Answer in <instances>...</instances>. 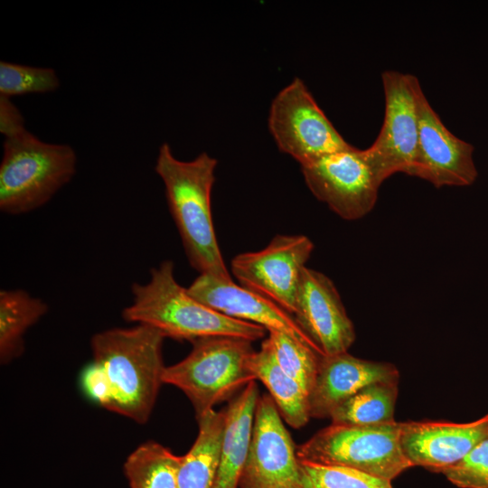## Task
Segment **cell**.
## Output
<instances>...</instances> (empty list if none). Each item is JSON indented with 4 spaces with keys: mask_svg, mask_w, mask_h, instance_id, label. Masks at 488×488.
I'll return each instance as SVG.
<instances>
[{
    "mask_svg": "<svg viewBox=\"0 0 488 488\" xmlns=\"http://www.w3.org/2000/svg\"><path fill=\"white\" fill-rule=\"evenodd\" d=\"M305 488H392L391 481L339 465L300 461Z\"/></svg>",
    "mask_w": 488,
    "mask_h": 488,
    "instance_id": "cb8c5ba5",
    "label": "cell"
},
{
    "mask_svg": "<svg viewBox=\"0 0 488 488\" xmlns=\"http://www.w3.org/2000/svg\"><path fill=\"white\" fill-rule=\"evenodd\" d=\"M259 396L257 380H253L225 408L224 432L213 488H239Z\"/></svg>",
    "mask_w": 488,
    "mask_h": 488,
    "instance_id": "e0dca14e",
    "label": "cell"
},
{
    "mask_svg": "<svg viewBox=\"0 0 488 488\" xmlns=\"http://www.w3.org/2000/svg\"><path fill=\"white\" fill-rule=\"evenodd\" d=\"M296 323L321 356L346 352L355 341V330L333 282L305 267L298 288Z\"/></svg>",
    "mask_w": 488,
    "mask_h": 488,
    "instance_id": "4fadbf2b",
    "label": "cell"
},
{
    "mask_svg": "<svg viewBox=\"0 0 488 488\" xmlns=\"http://www.w3.org/2000/svg\"><path fill=\"white\" fill-rule=\"evenodd\" d=\"M84 393L96 404L108 408L111 400V389L103 369L92 361L80 375Z\"/></svg>",
    "mask_w": 488,
    "mask_h": 488,
    "instance_id": "4316f807",
    "label": "cell"
},
{
    "mask_svg": "<svg viewBox=\"0 0 488 488\" xmlns=\"http://www.w3.org/2000/svg\"><path fill=\"white\" fill-rule=\"evenodd\" d=\"M296 448L270 395L259 396L239 488H305Z\"/></svg>",
    "mask_w": 488,
    "mask_h": 488,
    "instance_id": "8fae6325",
    "label": "cell"
},
{
    "mask_svg": "<svg viewBox=\"0 0 488 488\" xmlns=\"http://www.w3.org/2000/svg\"><path fill=\"white\" fill-rule=\"evenodd\" d=\"M198 434L189 451L182 455L177 488H213L225 425V408L214 409L199 418Z\"/></svg>",
    "mask_w": 488,
    "mask_h": 488,
    "instance_id": "d6986e66",
    "label": "cell"
},
{
    "mask_svg": "<svg viewBox=\"0 0 488 488\" xmlns=\"http://www.w3.org/2000/svg\"><path fill=\"white\" fill-rule=\"evenodd\" d=\"M313 249L312 240L305 235H277L263 249L235 256L230 270L240 286L293 315L302 273Z\"/></svg>",
    "mask_w": 488,
    "mask_h": 488,
    "instance_id": "9c48e42d",
    "label": "cell"
},
{
    "mask_svg": "<svg viewBox=\"0 0 488 488\" xmlns=\"http://www.w3.org/2000/svg\"><path fill=\"white\" fill-rule=\"evenodd\" d=\"M164 339L145 324L107 329L91 337L93 361L103 369L111 389L108 410L141 425L148 421L164 384Z\"/></svg>",
    "mask_w": 488,
    "mask_h": 488,
    "instance_id": "7a4b0ae2",
    "label": "cell"
},
{
    "mask_svg": "<svg viewBox=\"0 0 488 488\" xmlns=\"http://www.w3.org/2000/svg\"><path fill=\"white\" fill-rule=\"evenodd\" d=\"M251 343L231 336L195 340L184 359L165 367L163 382L188 398L197 419L256 380L249 368L255 352Z\"/></svg>",
    "mask_w": 488,
    "mask_h": 488,
    "instance_id": "5b68a950",
    "label": "cell"
},
{
    "mask_svg": "<svg viewBox=\"0 0 488 488\" xmlns=\"http://www.w3.org/2000/svg\"><path fill=\"white\" fill-rule=\"evenodd\" d=\"M442 474L460 488H488V437Z\"/></svg>",
    "mask_w": 488,
    "mask_h": 488,
    "instance_id": "484cf974",
    "label": "cell"
},
{
    "mask_svg": "<svg viewBox=\"0 0 488 488\" xmlns=\"http://www.w3.org/2000/svg\"><path fill=\"white\" fill-rule=\"evenodd\" d=\"M385 117L379 136L363 150L376 177L382 182L395 173L412 175L418 141L417 77L395 70L382 73Z\"/></svg>",
    "mask_w": 488,
    "mask_h": 488,
    "instance_id": "ba28073f",
    "label": "cell"
},
{
    "mask_svg": "<svg viewBox=\"0 0 488 488\" xmlns=\"http://www.w3.org/2000/svg\"><path fill=\"white\" fill-rule=\"evenodd\" d=\"M267 338L280 368L296 380L309 395L318 371L321 355L283 332L269 331Z\"/></svg>",
    "mask_w": 488,
    "mask_h": 488,
    "instance_id": "603a6c76",
    "label": "cell"
},
{
    "mask_svg": "<svg viewBox=\"0 0 488 488\" xmlns=\"http://www.w3.org/2000/svg\"><path fill=\"white\" fill-rule=\"evenodd\" d=\"M181 461L182 455L150 440L129 454L123 470L130 488H177Z\"/></svg>",
    "mask_w": 488,
    "mask_h": 488,
    "instance_id": "7402d4cb",
    "label": "cell"
},
{
    "mask_svg": "<svg viewBox=\"0 0 488 488\" xmlns=\"http://www.w3.org/2000/svg\"><path fill=\"white\" fill-rule=\"evenodd\" d=\"M401 423L331 424L296 448L300 461L357 469L392 480L411 467L400 446Z\"/></svg>",
    "mask_w": 488,
    "mask_h": 488,
    "instance_id": "8992f818",
    "label": "cell"
},
{
    "mask_svg": "<svg viewBox=\"0 0 488 488\" xmlns=\"http://www.w3.org/2000/svg\"><path fill=\"white\" fill-rule=\"evenodd\" d=\"M418 141L412 176L436 187L472 184L477 177L473 145L446 128L422 89L418 95Z\"/></svg>",
    "mask_w": 488,
    "mask_h": 488,
    "instance_id": "7c38bea8",
    "label": "cell"
},
{
    "mask_svg": "<svg viewBox=\"0 0 488 488\" xmlns=\"http://www.w3.org/2000/svg\"><path fill=\"white\" fill-rule=\"evenodd\" d=\"M268 128L278 149L300 165L352 146L299 78H295L272 100Z\"/></svg>",
    "mask_w": 488,
    "mask_h": 488,
    "instance_id": "52a82bcc",
    "label": "cell"
},
{
    "mask_svg": "<svg viewBox=\"0 0 488 488\" xmlns=\"http://www.w3.org/2000/svg\"><path fill=\"white\" fill-rule=\"evenodd\" d=\"M77 155L65 144H51L27 129L5 138L0 164V210L30 212L47 203L76 173Z\"/></svg>",
    "mask_w": 488,
    "mask_h": 488,
    "instance_id": "277c9868",
    "label": "cell"
},
{
    "mask_svg": "<svg viewBox=\"0 0 488 488\" xmlns=\"http://www.w3.org/2000/svg\"><path fill=\"white\" fill-rule=\"evenodd\" d=\"M48 305L23 289L0 291V361L5 364L24 350L26 331L47 312Z\"/></svg>",
    "mask_w": 488,
    "mask_h": 488,
    "instance_id": "ffe728a7",
    "label": "cell"
},
{
    "mask_svg": "<svg viewBox=\"0 0 488 488\" xmlns=\"http://www.w3.org/2000/svg\"><path fill=\"white\" fill-rule=\"evenodd\" d=\"M132 303L122 311L123 318L149 325L165 338L195 340L211 336L239 337L254 342L264 339L267 330L252 323L226 316L192 297L174 277L172 260L150 271L145 284L131 286Z\"/></svg>",
    "mask_w": 488,
    "mask_h": 488,
    "instance_id": "3957f363",
    "label": "cell"
},
{
    "mask_svg": "<svg viewBox=\"0 0 488 488\" xmlns=\"http://www.w3.org/2000/svg\"><path fill=\"white\" fill-rule=\"evenodd\" d=\"M397 397L398 380L369 384L333 411L332 424L377 426L395 422Z\"/></svg>",
    "mask_w": 488,
    "mask_h": 488,
    "instance_id": "44dd1931",
    "label": "cell"
},
{
    "mask_svg": "<svg viewBox=\"0 0 488 488\" xmlns=\"http://www.w3.org/2000/svg\"><path fill=\"white\" fill-rule=\"evenodd\" d=\"M300 166L311 192L343 220L361 219L374 207L380 183L363 150L352 145Z\"/></svg>",
    "mask_w": 488,
    "mask_h": 488,
    "instance_id": "30bf717a",
    "label": "cell"
},
{
    "mask_svg": "<svg viewBox=\"0 0 488 488\" xmlns=\"http://www.w3.org/2000/svg\"><path fill=\"white\" fill-rule=\"evenodd\" d=\"M59 86L58 75L52 68L0 61V96L11 99L30 93H47Z\"/></svg>",
    "mask_w": 488,
    "mask_h": 488,
    "instance_id": "d4e9b609",
    "label": "cell"
},
{
    "mask_svg": "<svg viewBox=\"0 0 488 488\" xmlns=\"http://www.w3.org/2000/svg\"><path fill=\"white\" fill-rule=\"evenodd\" d=\"M217 160L202 152L177 159L167 143L159 147L155 171L164 183L170 213L191 266L200 274L232 280L218 244L211 195Z\"/></svg>",
    "mask_w": 488,
    "mask_h": 488,
    "instance_id": "6da1fadb",
    "label": "cell"
},
{
    "mask_svg": "<svg viewBox=\"0 0 488 488\" xmlns=\"http://www.w3.org/2000/svg\"><path fill=\"white\" fill-rule=\"evenodd\" d=\"M187 290L196 300L226 316L258 324L267 332L287 333L318 353L291 314L233 280L200 274Z\"/></svg>",
    "mask_w": 488,
    "mask_h": 488,
    "instance_id": "9a60e30c",
    "label": "cell"
},
{
    "mask_svg": "<svg viewBox=\"0 0 488 488\" xmlns=\"http://www.w3.org/2000/svg\"><path fill=\"white\" fill-rule=\"evenodd\" d=\"M488 437V414L468 423H401L400 446L411 466L442 473L464 459Z\"/></svg>",
    "mask_w": 488,
    "mask_h": 488,
    "instance_id": "5bb4252c",
    "label": "cell"
},
{
    "mask_svg": "<svg viewBox=\"0 0 488 488\" xmlns=\"http://www.w3.org/2000/svg\"><path fill=\"white\" fill-rule=\"evenodd\" d=\"M389 380H399V371L391 363L360 359L347 352L321 356L308 395L310 418H330L338 406L363 387Z\"/></svg>",
    "mask_w": 488,
    "mask_h": 488,
    "instance_id": "2e32d148",
    "label": "cell"
},
{
    "mask_svg": "<svg viewBox=\"0 0 488 488\" xmlns=\"http://www.w3.org/2000/svg\"><path fill=\"white\" fill-rule=\"evenodd\" d=\"M26 130L24 119L10 98L0 96V132L5 138Z\"/></svg>",
    "mask_w": 488,
    "mask_h": 488,
    "instance_id": "83f0119b",
    "label": "cell"
},
{
    "mask_svg": "<svg viewBox=\"0 0 488 488\" xmlns=\"http://www.w3.org/2000/svg\"><path fill=\"white\" fill-rule=\"evenodd\" d=\"M249 368L255 380L267 389L282 418L294 428L305 426L311 418L308 393L280 368L267 337L251 355Z\"/></svg>",
    "mask_w": 488,
    "mask_h": 488,
    "instance_id": "ac0fdd59",
    "label": "cell"
}]
</instances>
